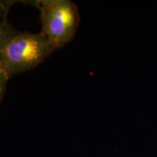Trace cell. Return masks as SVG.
<instances>
[{"label":"cell","mask_w":157,"mask_h":157,"mask_svg":"<svg viewBox=\"0 0 157 157\" xmlns=\"http://www.w3.org/2000/svg\"><path fill=\"white\" fill-rule=\"evenodd\" d=\"M56 50L42 32L17 31L0 50V63L11 78L36 68Z\"/></svg>","instance_id":"obj_1"},{"label":"cell","mask_w":157,"mask_h":157,"mask_svg":"<svg viewBox=\"0 0 157 157\" xmlns=\"http://www.w3.org/2000/svg\"><path fill=\"white\" fill-rule=\"evenodd\" d=\"M40 11L43 33L56 49L63 48L75 36L80 23L77 6L70 0L26 1Z\"/></svg>","instance_id":"obj_2"},{"label":"cell","mask_w":157,"mask_h":157,"mask_svg":"<svg viewBox=\"0 0 157 157\" xmlns=\"http://www.w3.org/2000/svg\"><path fill=\"white\" fill-rule=\"evenodd\" d=\"M17 31L8 22L0 23V50Z\"/></svg>","instance_id":"obj_3"},{"label":"cell","mask_w":157,"mask_h":157,"mask_svg":"<svg viewBox=\"0 0 157 157\" xmlns=\"http://www.w3.org/2000/svg\"><path fill=\"white\" fill-rule=\"evenodd\" d=\"M17 2L18 1L15 0H0V23L8 22L9 12Z\"/></svg>","instance_id":"obj_4"},{"label":"cell","mask_w":157,"mask_h":157,"mask_svg":"<svg viewBox=\"0 0 157 157\" xmlns=\"http://www.w3.org/2000/svg\"><path fill=\"white\" fill-rule=\"evenodd\" d=\"M9 79L10 78L7 75L5 70L2 67L1 63H0V103H1L4 98V95H5L7 84Z\"/></svg>","instance_id":"obj_5"}]
</instances>
